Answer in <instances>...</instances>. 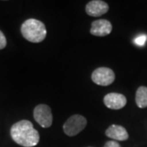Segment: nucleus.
<instances>
[{"label":"nucleus","instance_id":"obj_5","mask_svg":"<svg viewBox=\"0 0 147 147\" xmlns=\"http://www.w3.org/2000/svg\"><path fill=\"white\" fill-rule=\"evenodd\" d=\"M115 79V72L110 68L100 67L95 69L92 74V79L95 84L100 86H108Z\"/></svg>","mask_w":147,"mask_h":147},{"label":"nucleus","instance_id":"obj_13","mask_svg":"<svg viewBox=\"0 0 147 147\" xmlns=\"http://www.w3.org/2000/svg\"><path fill=\"white\" fill-rule=\"evenodd\" d=\"M104 147H121V146L117 142L110 141V142H107L105 143Z\"/></svg>","mask_w":147,"mask_h":147},{"label":"nucleus","instance_id":"obj_9","mask_svg":"<svg viewBox=\"0 0 147 147\" xmlns=\"http://www.w3.org/2000/svg\"><path fill=\"white\" fill-rule=\"evenodd\" d=\"M106 137L116 141H126L128 139V133L123 127L120 125H111L105 131Z\"/></svg>","mask_w":147,"mask_h":147},{"label":"nucleus","instance_id":"obj_10","mask_svg":"<svg viewBox=\"0 0 147 147\" xmlns=\"http://www.w3.org/2000/svg\"><path fill=\"white\" fill-rule=\"evenodd\" d=\"M136 103L139 108L147 107V88L142 86L138 88L136 92Z\"/></svg>","mask_w":147,"mask_h":147},{"label":"nucleus","instance_id":"obj_3","mask_svg":"<svg viewBox=\"0 0 147 147\" xmlns=\"http://www.w3.org/2000/svg\"><path fill=\"white\" fill-rule=\"evenodd\" d=\"M87 125V119L80 115L69 117L63 125L64 132L69 137H74L83 131Z\"/></svg>","mask_w":147,"mask_h":147},{"label":"nucleus","instance_id":"obj_12","mask_svg":"<svg viewBox=\"0 0 147 147\" xmlns=\"http://www.w3.org/2000/svg\"><path fill=\"white\" fill-rule=\"evenodd\" d=\"M7 46V39L4 34L0 30V50L3 49Z\"/></svg>","mask_w":147,"mask_h":147},{"label":"nucleus","instance_id":"obj_2","mask_svg":"<svg viewBox=\"0 0 147 147\" xmlns=\"http://www.w3.org/2000/svg\"><path fill=\"white\" fill-rule=\"evenodd\" d=\"M22 36L31 42H40L47 35V30L42 21L36 19H28L21 28Z\"/></svg>","mask_w":147,"mask_h":147},{"label":"nucleus","instance_id":"obj_7","mask_svg":"<svg viewBox=\"0 0 147 147\" xmlns=\"http://www.w3.org/2000/svg\"><path fill=\"white\" fill-rule=\"evenodd\" d=\"M112 31V25L110 21L105 19L94 21L92 23L90 33L95 36L103 37L110 34Z\"/></svg>","mask_w":147,"mask_h":147},{"label":"nucleus","instance_id":"obj_4","mask_svg":"<svg viewBox=\"0 0 147 147\" xmlns=\"http://www.w3.org/2000/svg\"><path fill=\"white\" fill-rule=\"evenodd\" d=\"M34 118L37 123L44 128H47L53 124L52 110L47 105L41 104L37 105L34 110Z\"/></svg>","mask_w":147,"mask_h":147},{"label":"nucleus","instance_id":"obj_6","mask_svg":"<svg viewBox=\"0 0 147 147\" xmlns=\"http://www.w3.org/2000/svg\"><path fill=\"white\" fill-rule=\"evenodd\" d=\"M105 106L111 110H120L127 104L126 97L123 94L112 92L105 95L104 97Z\"/></svg>","mask_w":147,"mask_h":147},{"label":"nucleus","instance_id":"obj_11","mask_svg":"<svg viewBox=\"0 0 147 147\" xmlns=\"http://www.w3.org/2000/svg\"><path fill=\"white\" fill-rule=\"evenodd\" d=\"M146 35H141V36L137 37L134 39V42L138 46H143V45H145V43L146 42Z\"/></svg>","mask_w":147,"mask_h":147},{"label":"nucleus","instance_id":"obj_1","mask_svg":"<svg viewBox=\"0 0 147 147\" xmlns=\"http://www.w3.org/2000/svg\"><path fill=\"white\" fill-rule=\"evenodd\" d=\"M11 137L16 144L24 147L35 146L39 142V133L30 121L21 120L11 127Z\"/></svg>","mask_w":147,"mask_h":147},{"label":"nucleus","instance_id":"obj_8","mask_svg":"<svg viewBox=\"0 0 147 147\" xmlns=\"http://www.w3.org/2000/svg\"><path fill=\"white\" fill-rule=\"evenodd\" d=\"M85 10L88 15L93 17H97L105 14L109 10V6L104 1L93 0L90 1L86 5Z\"/></svg>","mask_w":147,"mask_h":147}]
</instances>
